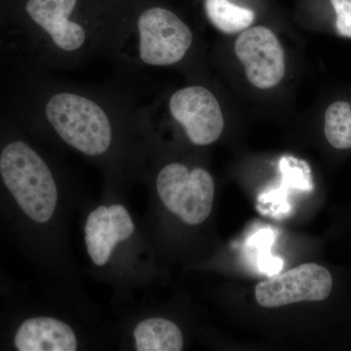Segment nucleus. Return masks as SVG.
<instances>
[{
    "label": "nucleus",
    "mask_w": 351,
    "mask_h": 351,
    "mask_svg": "<svg viewBox=\"0 0 351 351\" xmlns=\"http://www.w3.org/2000/svg\"><path fill=\"white\" fill-rule=\"evenodd\" d=\"M141 59L152 66L181 61L193 43L191 29L167 9L151 8L138 19Z\"/></svg>",
    "instance_id": "nucleus-4"
},
{
    "label": "nucleus",
    "mask_w": 351,
    "mask_h": 351,
    "mask_svg": "<svg viewBox=\"0 0 351 351\" xmlns=\"http://www.w3.org/2000/svg\"><path fill=\"white\" fill-rule=\"evenodd\" d=\"M331 3L336 12L339 34L351 38V0H331Z\"/></svg>",
    "instance_id": "nucleus-16"
},
{
    "label": "nucleus",
    "mask_w": 351,
    "mask_h": 351,
    "mask_svg": "<svg viewBox=\"0 0 351 351\" xmlns=\"http://www.w3.org/2000/svg\"><path fill=\"white\" fill-rule=\"evenodd\" d=\"M2 180L21 209L36 223H47L56 210L58 191L43 158L23 142L7 145L0 156Z\"/></svg>",
    "instance_id": "nucleus-1"
},
{
    "label": "nucleus",
    "mask_w": 351,
    "mask_h": 351,
    "mask_svg": "<svg viewBox=\"0 0 351 351\" xmlns=\"http://www.w3.org/2000/svg\"><path fill=\"white\" fill-rule=\"evenodd\" d=\"M14 343L20 351H75L77 348L73 330L52 317L25 320L18 329Z\"/></svg>",
    "instance_id": "nucleus-10"
},
{
    "label": "nucleus",
    "mask_w": 351,
    "mask_h": 351,
    "mask_svg": "<svg viewBox=\"0 0 351 351\" xmlns=\"http://www.w3.org/2000/svg\"><path fill=\"white\" fill-rule=\"evenodd\" d=\"M46 115L60 137L77 151L97 156L110 147V120L93 101L80 95L57 94L48 101Z\"/></svg>",
    "instance_id": "nucleus-2"
},
{
    "label": "nucleus",
    "mask_w": 351,
    "mask_h": 351,
    "mask_svg": "<svg viewBox=\"0 0 351 351\" xmlns=\"http://www.w3.org/2000/svg\"><path fill=\"white\" fill-rule=\"evenodd\" d=\"M279 169L282 175L280 188L267 193L265 197H285L287 189L311 191L313 189L311 169L304 161L297 160L293 157H282L279 162Z\"/></svg>",
    "instance_id": "nucleus-14"
},
{
    "label": "nucleus",
    "mask_w": 351,
    "mask_h": 351,
    "mask_svg": "<svg viewBox=\"0 0 351 351\" xmlns=\"http://www.w3.org/2000/svg\"><path fill=\"white\" fill-rule=\"evenodd\" d=\"M133 232V219L125 207L115 204L95 209L85 226V243L92 262L99 267L106 265L115 246Z\"/></svg>",
    "instance_id": "nucleus-8"
},
{
    "label": "nucleus",
    "mask_w": 351,
    "mask_h": 351,
    "mask_svg": "<svg viewBox=\"0 0 351 351\" xmlns=\"http://www.w3.org/2000/svg\"><path fill=\"white\" fill-rule=\"evenodd\" d=\"M205 9L212 24L225 34H235L250 27L255 13L232 3L230 0H206Z\"/></svg>",
    "instance_id": "nucleus-12"
},
{
    "label": "nucleus",
    "mask_w": 351,
    "mask_h": 351,
    "mask_svg": "<svg viewBox=\"0 0 351 351\" xmlns=\"http://www.w3.org/2000/svg\"><path fill=\"white\" fill-rule=\"evenodd\" d=\"M332 286L329 270L307 263L258 283L255 295L260 306L272 308L295 302L323 301L331 294Z\"/></svg>",
    "instance_id": "nucleus-5"
},
{
    "label": "nucleus",
    "mask_w": 351,
    "mask_h": 351,
    "mask_svg": "<svg viewBox=\"0 0 351 351\" xmlns=\"http://www.w3.org/2000/svg\"><path fill=\"white\" fill-rule=\"evenodd\" d=\"M169 107L193 144L207 145L221 137L225 127L223 112L216 97L206 88L179 90L171 97Z\"/></svg>",
    "instance_id": "nucleus-6"
},
{
    "label": "nucleus",
    "mask_w": 351,
    "mask_h": 351,
    "mask_svg": "<svg viewBox=\"0 0 351 351\" xmlns=\"http://www.w3.org/2000/svg\"><path fill=\"white\" fill-rule=\"evenodd\" d=\"M138 351H181L184 338L180 328L165 318H149L134 330Z\"/></svg>",
    "instance_id": "nucleus-11"
},
{
    "label": "nucleus",
    "mask_w": 351,
    "mask_h": 351,
    "mask_svg": "<svg viewBox=\"0 0 351 351\" xmlns=\"http://www.w3.org/2000/svg\"><path fill=\"white\" fill-rule=\"evenodd\" d=\"M75 4L76 0H29L25 9L58 47L73 51L82 47L85 40L84 29L69 19Z\"/></svg>",
    "instance_id": "nucleus-9"
},
{
    "label": "nucleus",
    "mask_w": 351,
    "mask_h": 351,
    "mask_svg": "<svg viewBox=\"0 0 351 351\" xmlns=\"http://www.w3.org/2000/svg\"><path fill=\"white\" fill-rule=\"evenodd\" d=\"M274 240V230L263 228L254 233L247 244L249 250L253 253L258 269L269 277L278 274L283 267V261L270 253Z\"/></svg>",
    "instance_id": "nucleus-15"
},
{
    "label": "nucleus",
    "mask_w": 351,
    "mask_h": 351,
    "mask_svg": "<svg viewBox=\"0 0 351 351\" xmlns=\"http://www.w3.org/2000/svg\"><path fill=\"white\" fill-rule=\"evenodd\" d=\"M156 189L165 207L184 223L200 225L211 214L215 184L202 168L189 171L181 163L169 164L159 173Z\"/></svg>",
    "instance_id": "nucleus-3"
},
{
    "label": "nucleus",
    "mask_w": 351,
    "mask_h": 351,
    "mask_svg": "<svg viewBox=\"0 0 351 351\" xmlns=\"http://www.w3.org/2000/svg\"><path fill=\"white\" fill-rule=\"evenodd\" d=\"M234 50L254 86L269 89L282 80L285 75L282 46L267 27H254L242 32L235 43Z\"/></svg>",
    "instance_id": "nucleus-7"
},
{
    "label": "nucleus",
    "mask_w": 351,
    "mask_h": 351,
    "mask_svg": "<svg viewBox=\"0 0 351 351\" xmlns=\"http://www.w3.org/2000/svg\"><path fill=\"white\" fill-rule=\"evenodd\" d=\"M325 136L335 149H351V104L335 101L325 113Z\"/></svg>",
    "instance_id": "nucleus-13"
}]
</instances>
